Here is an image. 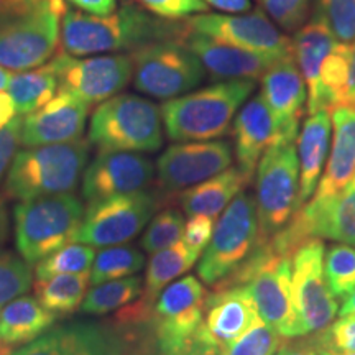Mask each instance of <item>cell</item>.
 I'll use <instances>...</instances> for the list:
<instances>
[{
    "mask_svg": "<svg viewBox=\"0 0 355 355\" xmlns=\"http://www.w3.org/2000/svg\"><path fill=\"white\" fill-rule=\"evenodd\" d=\"M186 24L150 15L144 8L125 3L110 15H91L66 8L61 20V44L71 56H87L109 51H135L146 44L183 40Z\"/></svg>",
    "mask_w": 355,
    "mask_h": 355,
    "instance_id": "1",
    "label": "cell"
},
{
    "mask_svg": "<svg viewBox=\"0 0 355 355\" xmlns=\"http://www.w3.org/2000/svg\"><path fill=\"white\" fill-rule=\"evenodd\" d=\"M66 8L64 0H0V66L21 73L48 63Z\"/></svg>",
    "mask_w": 355,
    "mask_h": 355,
    "instance_id": "2",
    "label": "cell"
},
{
    "mask_svg": "<svg viewBox=\"0 0 355 355\" xmlns=\"http://www.w3.org/2000/svg\"><path fill=\"white\" fill-rule=\"evenodd\" d=\"M254 89L255 81L234 79L166 101L159 112L168 139L206 141L227 135L235 114Z\"/></svg>",
    "mask_w": 355,
    "mask_h": 355,
    "instance_id": "3",
    "label": "cell"
},
{
    "mask_svg": "<svg viewBox=\"0 0 355 355\" xmlns=\"http://www.w3.org/2000/svg\"><path fill=\"white\" fill-rule=\"evenodd\" d=\"M89 140L20 150L7 171L6 193L13 199L64 194L76 189L89 158Z\"/></svg>",
    "mask_w": 355,
    "mask_h": 355,
    "instance_id": "4",
    "label": "cell"
},
{
    "mask_svg": "<svg viewBox=\"0 0 355 355\" xmlns=\"http://www.w3.org/2000/svg\"><path fill=\"white\" fill-rule=\"evenodd\" d=\"M291 257L278 252L268 239H263L257 242L247 260L216 286H245L261 321L277 331L283 339H291Z\"/></svg>",
    "mask_w": 355,
    "mask_h": 355,
    "instance_id": "5",
    "label": "cell"
},
{
    "mask_svg": "<svg viewBox=\"0 0 355 355\" xmlns=\"http://www.w3.org/2000/svg\"><path fill=\"white\" fill-rule=\"evenodd\" d=\"M83 217V202L71 193L20 201L13 209V220L21 260L35 265L53 252L76 243Z\"/></svg>",
    "mask_w": 355,
    "mask_h": 355,
    "instance_id": "6",
    "label": "cell"
},
{
    "mask_svg": "<svg viewBox=\"0 0 355 355\" xmlns=\"http://www.w3.org/2000/svg\"><path fill=\"white\" fill-rule=\"evenodd\" d=\"M162 123V112L152 101L117 94L94 110L87 140L99 152L152 153L163 145Z\"/></svg>",
    "mask_w": 355,
    "mask_h": 355,
    "instance_id": "7",
    "label": "cell"
},
{
    "mask_svg": "<svg viewBox=\"0 0 355 355\" xmlns=\"http://www.w3.org/2000/svg\"><path fill=\"white\" fill-rule=\"evenodd\" d=\"M259 241L283 229L298 209L300 162L295 141L270 146L257 165Z\"/></svg>",
    "mask_w": 355,
    "mask_h": 355,
    "instance_id": "8",
    "label": "cell"
},
{
    "mask_svg": "<svg viewBox=\"0 0 355 355\" xmlns=\"http://www.w3.org/2000/svg\"><path fill=\"white\" fill-rule=\"evenodd\" d=\"M130 56L137 91L155 99L170 101L188 94L206 74L199 58L180 40L146 44Z\"/></svg>",
    "mask_w": 355,
    "mask_h": 355,
    "instance_id": "9",
    "label": "cell"
},
{
    "mask_svg": "<svg viewBox=\"0 0 355 355\" xmlns=\"http://www.w3.org/2000/svg\"><path fill=\"white\" fill-rule=\"evenodd\" d=\"M324 252L321 239H309L293 254L291 339L326 329L339 311L324 275Z\"/></svg>",
    "mask_w": 355,
    "mask_h": 355,
    "instance_id": "10",
    "label": "cell"
},
{
    "mask_svg": "<svg viewBox=\"0 0 355 355\" xmlns=\"http://www.w3.org/2000/svg\"><path fill=\"white\" fill-rule=\"evenodd\" d=\"M259 242V212L252 194L242 191L224 209L198 265L206 285H217L252 254Z\"/></svg>",
    "mask_w": 355,
    "mask_h": 355,
    "instance_id": "11",
    "label": "cell"
},
{
    "mask_svg": "<svg viewBox=\"0 0 355 355\" xmlns=\"http://www.w3.org/2000/svg\"><path fill=\"white\" fill-rule=\"evenodd\" d=\"M207 291L188 275L168 285L155 303L148 322L158 355H175L196 336L206 313Z\"/></svg>",
    "mask_w": 355,
    "mask_h": 355,
    "instance_id": "12",
    "label": "cell"
},
{
    "mask_svg": "<svg viewBox=\"0 0 355 355\" xmlns=\"http://www.w3.org/2000/svg\"><path fill=\"white\" fill-rule=\"evenodd\" d=\"M157 206L155 194L145 191L89 202L78 242L92 247L122 245L140 234Z\"/></svg>",
    "mask_w": 355,
    "mask_h": 355,
    "instance_id": "13",
    "label": "cell"
},
{
    "mask_svg": "<svg viewBox=\"0 0 355 355\" xmlns=\"http://www.w3.org/2000/svg\"><path fill=\"white\" fill-rule=\"evenodd\" d=\"M58 74V91L71 94L87 105L101 104L121 94L133 76L130 55L74 58L60 53L53 58Z\"/></svg>",
    "mask_w": 355,
    "mask_h": 355,
    "instance_id": "14",
    "label": "cell"
},
{
    "mask_svg": "<svg viewBox=\"0 0 355 355\" xmlns=\"http://www.w3.org/2000/svg\"><path fill=\"white\" fill-rule=\"evenodd\" d=\"M232 146L222 140L171 145L157 159L162 188L180 191L219 175L232 165Z\"/></svg>",
    "mask_w": 355,
    "mask_h": 355,
    "instance_id": "15",
    "label": "cell"
},
{
    "mask_svg": "<svg viewBox=\"0 0 355 355\" xmlns=\"http://www.w3.org/2000/svg\"><path fill=\"white\" fill-rule=\"evenodd\" d=\"M285 230L296 245H303L309 239H329L354 247L355 176L337 196L303 204L288 220Z\"/></svg>",
    "mask_w": 355,
    "mask_h": 355,
    "instance_id": "16",
    "label": "cell"
},
{
    "mask_svg": "<svg viewBox=\"0 0 355 355\" xmlns=\"http://www.w3.org/2000/svg\"><path fill=\"white\" fill-rule=\"evenodd\" d=\"M191 32L207 35L220 42L260 53L286 55L293 51L291 40L279 33L261 8L248 15L199 13L186 21Z\"/></svg>",
    "mask_w": 355,
    "mask_h": 355,
    "instance_id": "17",
    "label": "cell"
},
{
    "mask_svg": "<svg viewBox=\"0 0 355 355\" xmlns=\"http://www.w3.org/2000/svg\"><path fill=\"white\" fill-rule=\"evenodd\" d=\"M148 158L128 152H99L83 175V196L89 202L144 191L153 178Z\"/></svg>",
    "mask_w": 355,
    "mask_h": 355,
    "instance_id": "18",
    "label": "cell"
},
{
    "mask_svg": "<svg viewBox=\"0 0 355 355\" xmlns=\"http://www.w3.org/2000/svg\"><path fill=\"white\" fill-rule=\"evenodd\" d=\"M12 355H128V343L104 324L71 322L46 331Z\"/></svg>",
    "mask_w": 355,
    "mask_h": 355,
    "instance_id": "19",
    "label": "cell"
},
{
    "mask_svg": "<svg viewBox=\"0 0 355 355\" xmlns=\"http://www.w3.org/2000/svg\"><path fill=\"white\" fill-rule=\"evenodd\" d=\"M181 42L199 58L204 69L211 74L212 79H227V81L250 79V81H255L263 76L279 58L285 56L245 50V48L234 46V44L207 37V35L191 32V30L186 32Z\"/></svg>",
    "mask_w": 355,
    "mask_h": 355,
    "instance_id": "20",
    "label": "cell"
},
{
    "mask_svg": "<svg viewBox=\"0 0 355 355\" xmlns=\"http://www.w3.org/2000/svg\"><path fill=\"white\" fill-rule=\"evenodd\" d=\"M260 94L272 110L283 137L288 141H295L308 104V89L293 51L279 58L261 76Z\"/></svg>",
    "mask_w": 355,
    "mask_h": 355,
    "instance_id": "21",
    "label": "cell"
},
{
    "mask_svg": "<svg viewBox=\"0 0 355 355\" xmlns=\"http://www.w3.org/2000/svg\"><path fill=\"white\" fill-rule=\"evenodd\" d=\"M87 114L86 102L60 92L43 107L21 119L20 141L30 148L79 140L86 127Z\"/></svg>",
    "mask_w": 355,
    "mask_h": 355,
    "instance_id": "22",
    "label": "cell"
},
{
    "mask_svg": "<svg viewBox=\"0 0 355 355\" xmlns=\"http://www.w3.org/2000/svg\"><path fill=\"white\" fill-rule=\"evenodd\" d=\"M259 311L245 286H216L207 295L206 313L198 332L217 350L232 344L259 321Z\"/></svg>",
    "mask_w": 355,
    "mask_h": 355,
    "instance_id": "23",
    "label": "cell"
},
{
    "mask_svg": "<svg viewBox=\"0 0 355 355\" xmlns=\"http://www.w3.org/2000/svg\"><path fill=\"white\" fill-rule=\"evenodd\" d=\"M232 135L239 170L250 178L270 146L288 141L261 94L242 105L241 112L234 119Z\"/></svg>",
    "mask_w": 355,
    "mask_h": 355,
    "instance_id": "24",
    "label": "cell"
},
{
    "mask_svg": "<svg viewBox=\"0 0 355 355\" xmlns=\"http://www.w3.org/2000/svg\"><path fill=\"white\" fill-rule=\"evenodd\" d=\"M199 255L181 241L176 245L152 255L146 265L145 285L137 303H132L119 313V321L130 324H146L162 291L184 275L196 263Z\"/></svg>",
    "mask_w": 355,
    "mask_h": 355,
    "instance_id": "25",
    "label": "cell"
},
{
    "mask_svg": "<svg viewBox=\"0 0 355 355\" xmlns=\"http://www.w3.org/2000/svg\"><path fill=\"white\" fill-rule=\"evenodd\" d=\"M334 139L326 170L313 199L322 201L343 191L355 176V105H340L331 112Z\"/></svg>",
    "mask_w": 355,
    "mask_h": 355,
    "instance_id": "26",
    "label": "cell"
},
{
    "mask_svg": "<svg viewBox=\"0 0 355 355\" xmlns=\"http://www.w3.org/2000/svg\"><path fill=\"white\" fill-rule=\"evenodd\" d=\"M337 40L321 17L314 15L308 24L301 26L291 40L293 55L298 64L308 89V114H314L319 96V73L326 56L336 46Z\"/></svg>",
    "mask_w": 355,
    "mask_h": 355,
    "instance_id": "27",
    "label": "cell"
},
{
    "mask_svg": "<svg viewBox=\"0 0 355 355\" xmlns=\"http://www.w3.org/2000/svg\"><path fill=\"white\" fill-rule=\"evenodd\" d=\"M331 139L329 112L311 114L306 119L298 135V162H300V193L298 209L313 198L318 188L324 163L327 158ZM296 209V211H298Z\"/></svg>",
    "mask_w": 355,
    "mask_h": 355,
    "instance_id": "28",
    "label": "cell"
},
{
    "mask_svg": "<svg viewBox=\"0 0 355 355\" xmlns=\"http://www.w3.org/2000/svg\"><path fill=\"white\" fill-rule=\"evenodd\" d=\"M250 180L252 178L239 168H227L219 175L184 189L180 194L181 209L189 217L202 214L216 219L247 188Z\"/></svg>",
    "mask_w": 355,
    "mask_h": 355,
    "instance_id": "29",
    "label": "cell"
},
{
    "mask_svg": "<svg viewBox=\"0 0 355 355\" xmlns=\"http://www.w3.org/2000/svg\"><path fill=\"white\" fill-rule=\"evenodd\" d=\"M56 319L32 296H19L0 309V344L12 350L30 344L50 331Z\"/></svg>",
    "mask_w": 355,
    "mask_h": 355,
    "instance_id": "30",
    "label": "cell"
},
{
    "mask_svg": "<svg viewBox=\"0 0 355 355\" xmlns=\"http://www.w3.org/2000/svg\"><path fill=\"white\" fill-rule=\"evenodd\" d=\"M350 56L352 44L340 42L326 56L319 73V96L314 114L321 110L332 112L340 105H355L349 92Z\"/></svg>",
    "mask_w": 355,
    "mask_h": 355,
    "instance_id": "31",
    "label": "cell"
},
{
    "mask_svg": "<svg viewBox=\"0 0 355 355\" xmlns=\"http://www.w3.org/2000/svg\"><path fill=\"white\" fill-rule=\"evenodd\" d=\"M91 285V272L37 278L35 300L56 318L68 316L81 308Z\"/></svg>",
    "mask_w": 355,
    "mask_h": 355,
    "instance_id": "32",
    "label": "cell"
},
{
    "mask_svg": "<svg viewBox=\"0 0 355 355\" xmlns=\"http://www.w3.org/2000/svg\"><path fill=\"white\" fill-rule=\"evenodd\" d=\"M17 115H28L43 107L58 91V74L53 61L15 74L7 89Z\"/></svg>",
    "mask_w": 355,
    "mask_h": 355,
    "instance_id": "33",
    "label": "cell"
},
{
    "mask_svg": "<svg viewBox=\"0 0 355 355\" xmlns=\"http://www.w3.org/2000/svg\"><path fill=\"white\" fill-rule=\"evenodd\" d=\"M141 279L139 277H127L96 285L87 291L81 304L86 314H109L115 309H123L139 300L141 295Z\"/></svg>",
    "mask_w": 355,
    "mask_h": 355,
    "instance_id": "34",
    "label": "cell"
},
{
    "mask_svg": "<svg viewBox=\"0 0 355 355\" xmlns=\"http://www.w3.org/2000/svg\"><path fill=\"white\" fill-rule=\"evenodd\" d=\"M145 265V259L141 252L133 247L114 245L104 248L96 255L94 263L91 268V283L112 282V279L127 278L140 272Z\"/></svg>",
    "mask_w": 355,
    "mask_h": 355,
    "instance_id": "35",
    "label": "cell"
},
{
    "mask_svg": "<svg viewBox=\"0 0 355 355\" xmlns=\"http://www.w3.org/2000/svg\"><path fill=\"white\" fill-rule=\"evenodd\" d=\"M96 252L92 245L86 243H71L60 250L53 252L46 259L37 263V278H50L56 275H74L91 272Z\"/></svg>",
    "mask_w": 355,
    "mask_h": 355,
    "instance_id": "36",
    "label": "cell"
},
{
    "mask_svg": "<svg viewBox=\"0 0 355 355\" xmlns=\"http://www.w3.org/2000/svg\"><path fill=\"white\" fill-rule=\"evenodd\" d=\"M324 275L334 298H344L355 290V248L347 243L327 248Z\"/></svg>",
    "mask_w": 355,
    "mask_h": 355,
    "instance_id": "37",
    "label": "cell"
},
{
    "mask_svg": "<svg viewBox=\"0 0 355 355\" xmlns=\"http://www.w3.org/2000/svg\"><path fill=\"white\" fill-rule=\"evenodd\" d=\"M184 219L181 212L175 209H166L159 212L150 220L144 237H141V248L146 254H157L176 245L183 241Z\"/></svg>",
    "mask_w": 355,
    "mask_h": 355,
    "instance_id": "38",
    "label": "cell"
},
{
    "mask_svg": "<svg viewBox=\"0 0 355 355\" xmlns=\"http://www.w3.org/2000/svg\"><path fill=\"white\" fill-rule=\"evenodd\" d=\"M283 337L259 319L245 334L219 350V355H275L282 347Z\"/></svg>",
    "mask_w": 355,
    "mask_h": 355,
    "instance_id": "39",
    "label": "cell"
},
{
    "mask_svg": "<svg viewBox=\"0 0 355 355\" xmlns=\"http://www.w3.org/2000/svg\"><path fill=\"white\" fill-rule=\"evenodd\" d=\"M311 336L306 344L316 352L352 354L355 352V314L340 316L326 329Z\"/></svg>",
    "mask_w": 355,
    "mask_h": 355,
    "instance_id": "40",
    "label": "cell"
},
{
    "mask_svg": "<svg viewBox=\"0 0 355 355\" xmlns=\"http://www.w3.org/2000/svg\"><path fill=\"white\" fill-rule=\"evenodd\" d=\"M32 286V268L21 259L0 252V306L25 295Z\"/></svg>",
    "mask_w": 355,
    "mask_h": 355,
    "instance_id": "41",
    "label": "cell"
},
{
    "mask_svg": "<svg viewBox=\"0 0 355 355\" xmlns=\"http://www.w3.org/2000/svg\"><path fill=\"white\" fill-rule=\"evenodd\" d=\"M316 13L326 21L337 42H354L355 0H318Z\"/></svg>",
    "mask_w": 355,
    "mask_h": 355,
    "instance_id": "42",
    "label": "cell"
},
{
    "mask_svg": "<svg viewBox=\"0 0 355 355\" xmlns=\"http://www.w3.org/2000/svg\"><path fill=\"white\" fill-rule=\"evenodd\" d=\"M268 15L286 32H298L309 12V0H260Z\"/></svg>",
    "mask_w": 355,
    "mask_h": 355,
    "instance_id": "43",
    "label": "cell"
},
{
    "mask_svg": "<svg viewBox=\"0 0 355 355\" xmlns=\"http://www.w3.org/2000/svg\"><path fill=\"white\" fill-rule=\"evenodd\" d=\"M141 8L163 20H181L206 13L209 7L202 0H137Z\"/></svg>",
    "mask_w": 355,
    "mask_h": 355,
    "instance_id": "44",
    "label": "cell"
},
{
    "mask_svg": "<svg viewBox=\"0 0 355 355\" xmlns=\"http://www.w3.org/2000/svg\"><path fill=\"white\" fill-rule=\"evenodd\" d=\"M216 227V219L209 216H191L188 222L184 224L183 242L188 245L191 250L196 252L201 257L202 252L206 250L207 243H209L212 232Z\"/></svg>",
    "mask_w": 355,
    "mask_h": 355,
    "instance_id": "45",
    "label": "cell"
},
{
    "mask_svg": "<svg viewBox=\"0 0 355 355\" xmlns=\"http://www.w3.org/2000/svg\"><path fill=\"white\" fill-rule=\"evenodd\" d=\"M21 119L20 115L13 117L6 127L0 128V180L10 168L13 158L17 155V148L20 141Z\"/></svg>",
    "mask_w": 355,
    "mask_h": 355,
    "instance_id": "46",
    "label": "cell"
},
{
    "mask_svg": "<svg viewBox=\"0 0 355 355\" xmlns=\"http://www.w3.org/2000/svg\"><path fill=\"white\" fill-rule=\"evenodd\" d=\"M69 3H73L74 7L79 8V10L91 13V15H110V13L115 12V0H68Z\"/></svg>",
    "mask_w": 355,
    "mask_h": 355,
    "instance_id": "47",
    "label": "cell"
},
{
    "mask_svg": "<svg viewBox=\"0 0 355 355\" xmlns=\"http://www.w3.org/2000/svg\"><path fill=\"white\" fill-rule=\"evenodd\" d=\"M175 355H219V350L196 332V336Z\"/></svg>",
    "mask_w": 355,
    "mask_h": 355,
    "instance_id": "48",
    "label": "cell"
},
{
    "mask_svg": "<svg viewBox=\"0 0 355 355\" xmlns=\"http://www.w3.org/2000/svg\"><path fill=\"white\" fill-rule=\"evenodd\" d=\"M207 7L216 8L220 12H230V13H245L250 10L252 0H202Z\"/></svg>",
    "mask_w": 355,
    "mask_h": 355,
    "instance_id": "49",
    "label": "cell"
},
{
    "mask_svg": "<svg viewBox=\"0 0 355 355\" xmlns=\"http://www.w3.org/2000/svg\"><path fill=\"white\" fill-rule=\"evenodd\" d=\"M277 355H318L316 350L311 349L306 343H290L283 345Z\"/></svg>",
    "mask_w": 355,
    "mask_h": 355,
    "instance_id": "50",
    "label": "cell"
},
{
    "mask_svg": "<svg viewBox=\"0 0 355 355\" xmlns=\"http://www.w3.org/2000/svg\"><path fill=\"white\" fill-rule=\"evenodd\" d=\"M8 229H10V222H8V211H7L6 198L0 194V245L7 241Z\"/></svg>",
    "mask_w": 355,
    "mask_h": 355,
    "instance_id": "51",
    "label": "cell"
},
{
    "mask_svg": "<svg viewBox=\"0 0 355 355\" xmlns=\"http://www.w3.org/2000/svg\"><path fill=\"white\" fill-rule=\"evenodd\" d=\"M347 314H355V290L349 293L343 298V306L339 309V316H347Z\"/></svg>",
    "mask_w": 355,
    "mask_h": 355,
    "instance_id": "52",
    "label": "cell"
},
{
    "mask_svg": "<svg viewBox=\"0 0 355 355\" xmlns=\"http://www.w3.org/2000/svg\"><path fill=\"white\" fill-rule=\"evenodd\" d=\"M350 99L355 104V43L352 44V56H350V83H349Z\"/></svg>",
    "mask_w": 355,
    "mask_h": 355,
    "instance_id": "53",
    "label": "cell"
},
{
    "mask_svg": "<svg viewBox=\"0 0 355 355\" xmlns=\"http://www.w3.org/2000/svg\"><path fill=\"white\" fill-rule=\"evenodd\" d=\"M13 76H15V74H13L10 69L0 66V92L7 91L8 86H10V81L13 79Z\"/></svg>",
    "mask_w": 355,
    "mask_h": 355,
    "instance_id": "54",
    "label": "cell"
},
{
    "mask_svg": "<svg viewBox=\"0 0 355 355\" xmlns=\"http://www.w3.org/2000/svg\"><path fill=\"white\" fill-rule=\"evenodd\" d=\"M12 352H13V350L8 349L7 345L0 344V355H12Z\"/></svg>",
    "mask_w": 355,
    "mask_h": 355,
    "instance_id": "55",
    "label": "cell"
},
{
    "mask_svg": "<svg viewBox=\"0 0 355 355\" xmlns=\"http://www.w3.org/2000/svg\"><path fill=\"white\" fill-rule=\"evenodd\" d=\"M318 355H355V352L352 354H334V352H316Z\"/></svg>",
    "mask_w": 355,
    "mask_h": 355,
    "instance_id": "56",
    "label": "cell"
}]
</instances>
